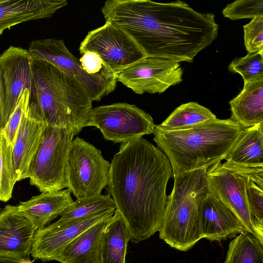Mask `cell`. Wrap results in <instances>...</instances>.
<instances>
[{
    "instance_id": "obj_1",
    "label": "cell",
    "mask_w": 263,
    "mask_h": 263,
    "mask_svg": "<svg viewBox=\"0 0 263 263\" xmlns=\"http://www.w3.org/2000/svg\"><path fill=\"white\" fill-rule=\"evenodd\" d=\"M101 10L105 22L125 32L146 57L192 62L218 35L214 14L180 1L107 0Z\"/></svg>"
},
{
    "instance_id": "obj_2",
    "label": "cell",
    "mask_w": 263,
    "mask_h": 263,
    "mask_svg": "<svg viewBox=\"0 0 263 263\" xmlns=\"http://www.w3.org/2000/svg\"><path fill=\"white\" fill-rule=\"evenodd\" d=\"M173 177L167 156L142 137L122 143L114 155L106 187L132 242L159 231L168 202L167 184Z\"/></svg>"
},
{
    "instance_id": "obj_3",
    "label": "cell",
    "mask_w": 263,
    "mask_h": 263,
    "mask_svg": "<svg viewBox=\"0 0 263 263\" xmlns=\"http://www.w3.org/2000/svg\"><path fill=\"white\" fill-rule=\"evenodd\" d=\"M243 129L231 118H216L176 130H164L155 124L153 140L168 158L176 177L208 170L221 162Z\"/></svg>"
},
{
    "instance_id": "obj_4",
    "label": "cell",
    "mask_w": 263,
    "mask_h": 263,
    "mask_svg": "<svg viewBox=\"0 0 263 263\" xmlns=\"http://www.w3.org/2000/svg\"><path fill=\"white\" fill-rule=\"evenodd\" d=\"M31 70V99L44 122L77 135L87 126L92 109L90 94L76 79L46 61L32 58Z\"/></svg>"
},
{
    "instance_id": "obj_5",
    "label": "cell",
    "mask_w": 263,
    "mask_h": 263,
    "mask_svg": "<svg viewBox=\"0 0 263 263\" xmlns=\"http://www.w3.org/2000/svg\"><path fill=\"white\" fill-rule=\"evenodd\" d=\"M206 170L174 177L173 189L158 232L161 239L177 250L187 251L202 239L198 214L208 193Z\"/></svg>"
},
{
    "instance_id": "obj_6",
    "label": "cell",
    "mask_w": 263,
    "mask_h": 263,
    "mask_svg": "<svg viewBox=\"0 0 263 263\" xmlns=\"http://www.w3.org/2000/svg\"><path fill=\"white\" fill-rule=\"evenodd\" d=\"M75 136L67 129L46 125L28 175L30 184L41 193L54 192L67 187V157Z\"/></svg>"
},
{
    "instance_id": "obj_7",
    "label": "cell",
    "mask_w": 263,
    "mask_h": 263,
    "mask_svg": "<svg viewBox=\"0 0 263 263\" xmlns=\"http://www.w3.org/2000/svg\"><path fill=\"white\" fill-rule=\"evenodd\" d=\"M110 163L101 151L77 137L71 143L67 161V187L77 198L101 194L107 186Z\"/></svg>"
},
{
    "instance_id": "obj_8",
    "label": "cell",
    "mask_w": 263,
    "mask_h": 263,
    "mask_svg": "<svg viewBox=\"0 0 263 263\" xmlns=\"http://www.w3.org/2000/svg\"><path fill=\"white\" fill-rule=\"evenodd\" d=\"M33 58L46 61L76 79L87 90L92 101H100L113 91L117 85L114 73L89 74L79 60L66 48L62 40L44 39L32 41L28 49Z\"/></svg>"
},
{
    "instance_id": "obj_9",
    "label": "cell",
    "mask_w": 263,
    "mask_h": 263,
    "mask_svg": "<svg viewBox=\"0 0 263 263\" xmlns=\"http://www.w3.org/2000/svg\"><path fill=\"white\" fill-rule=\"evenodd\" d=\"M154 125L149 114L127 103L92 108L87 124L98 128L105 140L121 144L153 134Z\"/></svg>"
},
{
    "instance_id": "obj_10",
    "label": "cell",
    "mask_w": 263,
    "mask_h": 263,
    "mask_svg": "<svg viewBox=\"0 0 263 263\" xmlns=\"http://www.w3.org/2000/svg\"><path fill=\"white\" fill-rule=\"evenodd\" d=\"M79 51L81 54L96 53L116 75L146 57L125 32L108 22L89 31L81 43Z\"/></svg>"
},
{
    "instance_id": "obj_11",
    "label": "cell",
    "mask_w": 263,
    "mask_h": 263,
    "mask_svg": "<svg viewBox=\"0 0 263 263\" xmlns=\"http://www.w3.org/2000/svg\"><path fill=\"white\" fill-rule=\"evenodd\" d=\"M250 178L246 173L226 167L220 162L211 166L206 172L208 193L226 205L247 231L254 235L253 219L247 192Z\"/></svg>"
},
{
    "instance_id": "obj_12",
    "label": "cell",
    "mask_w": 263,
    "mask_h": 263,
    "mask_svg": "<svg viewBox=\"0 0 263 263\" xmlns=\"http://www.w3.org/2000/svg\"><path fill=\"white\" fill-rule=\"evenodd\" d=\"M182 75L179 62L146 57L118 73L117 80L137 94L161 93L181 82Z\"/></svg>"
},
{
    "instance_id": "obj_13",
    "label": "cell",
    "mask_w": 263,
    "mask_h": 263,
    "mask_svg": "<svg viewBox=\"0 0 263 263\" xmlns=\"http://www.w3.org/2000/svg\"><path fill=\"white\" fill-rule=\"evenodd\" d=\"M32 57L28 51L10 46L0 55V89L4 126L26 88L33 91Z\"/></svg>"
},
{
    "instance_id": "obj_14",
    "label": "cell",
    "mask_w": 263,
    "mask_h": 263,
    "mask_svg": "<svg viewBox=\"0 0 263 263\" xmlns=\"http://www.w3.org/2000/svg\"><path fill=\"white\" fill-rule=\"evenodd\" d=\"M116 209L84 218L58 221L36 231L30 254L35 259L55 260L64 248L88 228L111 217Z\"/></svg>"
},
{
    "instance_id": "obj_15",
    "label": "cell",
    "mask_w": 263,
    "mask_h": 263,
    "mask_svg": "<svg viewBox=\"0 0 263 263\" xmlns=\"http://www.w3.org/2000/svg\"><path fill=\"white\" fill-rule=\"evenodd\" d=\"M36 231L17 205H6L0 211V256L28 257Z\"/></svg>"
},
{
    "instance_id": "obj_16",
    "label": "cell",
    "mask_w": 263,
    "mask_h": 263,
    "mask_svg": "<svg viewBox=\"0 0 263 263\" xmlns=\"http://www.w3.org/2000/svg\"><path fill=\"white\" fill-rule=\"evenodd\" d=\"M46 125L36 104L31 101L12 146V159L17 181L28 178L30 165L41 142Z\"/></svg>"
},
{
    "instance_id": "obj_17",
    "label": "cell",
    "mask_w": 263,
    "mask_h": 263,
    "mask_svg": "<svg viewBox=\"0 0 263 263\" xmlns=\"http://www.w3.org/2000/svg\"><path fill=\"white\" fill-rule=\"evenodd\" d=\"M198 215L202 238L220 242L247 231L236 216L209 193L199 206Z\"/></svg>"
},
{
    "instance_id": "obj_18",
    "label": "cell",
    "mask_w": 263,
    "mask_h": 263,
    "mask_svg": "<svg viewBox=\"0 0 263 263\" xmlns=\"http://www.w3.org/2000/svg\"><path fill=\"white\" fill-rule=\"evenodd\" d=\"M67 4L65 0H4L0 3V35L18 24L49 18Z\"/></svg>"
},
{
    "instance_id": "obj_19",
    "label": "cell",
    "mask_w": 263,
    "mask_h": 263,
    "mask_svg": "<svg viewBox=\"0 0 263 263\" xmlns=\"http://www.w3.org/2000/svg\"><path fill=\"white\" fill-rule=\"evenodd\" d=\"M69 189L45 192L21 202L19 209L32 222L36 230L46 227L73 202Z\"/></svg>"
},
{
    "instance_id": "obj_20",
    "label": "cell",
    "mask_w": 263,
    "mask_h": 263,
    "mask_svg": "<svg viewBox=\"0 0 263 263\" xmlns=\"http://www.w3.org/2000/svg\"><path fill=\"white\" fill-rule=\"evenodd\" d=\"M224 159L222 164L227 166L263 168V122L244 129Z\"/></svg>"
},
{
    "instance_id": "obj_21",
    "label": "cell",
    "mask_w": 263,
    "mask_h": 263,
    "mask_svg": "<svg viewBox=\"0 0 263 263\" xmlns=\"http://www.w3.org/2000/svg\"><path fill=\"white\" fill-rule=\"evenodd\" d=\"M111 217L83 232L64 248L55 260L61 263H100L102 236Z\"/></svg>"
},
{
    "instance_id": "obj_22",
    "label": "cell",
    "mask_w": 263,
    "mask_h": 263,
    "mask_svg": "<svg viewBox=\"0 0 263 263\" xmlns=\"http://www.w3.org/2000/svg\"><path fill=\"white\" fill-rule=\"evenodd\" d=\"M231 118L243 129L263 122V80L244 83L229 102Z\"/></svg>"
},
{
    "instance_id": "obj_23",
    "label": "cell",
    "mask_w": 263,
    "mask_h": 263,
    "mask_svg": "<svg viewBox=\"0 0 263 263\" xmlns=\"http://www.w3.org/2000/svg\"><path fill=\"white\" fill-rule=\"evenodd\" d=\"M130 239L127 226L116 210L103 234L100 263H125L127 246Z\"/></svg>"
},
{
    "instance_id": "obj_24",
    "label": "cell",
    "mask_w": 263,
    "mask_h": 263,
    "mask_svg": "<svg viewBox=\"0 0 263 263\" xmlns=\"http://www.w3.org/2000/svg\"><path fill=\"white\" fill-rule=\"evenodd\" d=\"M216 118L209 109L197 102H190L177 107L163 122L157 125L164 130H176Z\"/></svg>"
},
{
    "instance_id": "obj_25",
    "label": "cell",
    "mask_w": 263,
    "mask_h": 263,
    "mask_svg": "<svg viewBox=\"0 0 263 263\" xmlns=\"http://www.w3.org/2000/svg\"><path fill=\"white\" fill-rule=\"evenodd\" d=\"M224 263H263V242L248 232L239 233L230 242Z\"/></svg>"
},
{
    "instance_id": "obj_26",
    "label": "cell",
    "mask_w": 263,
    "mask_h": 263,
    "mask_svg": "<svg viewBox=\"0 0 263 263\" xmlns=\"http://www.w3.org/2000/svg\"><path fill=\"white\" fill-rule=\"evenodd\" d=\"M112 209H116V205L108 194L77 198L61 214L59 220L68 221L84 218Z\"/></svg>"
},
{
    "instance_id": "obj_27",
    "label": "cell",
    "mask_w": 263,
    "mask_h": 263,
    "mask_svg": "<svg viewBox=\"0 0 263 263\" xmlns=\"http://www.w3.org/2000/svg\"><path fill=\"white\" fill-rule=\"evenodd\" d=\"M12 146L0 130V201L6 202L12 197L15 183L17 181L12 159Z\"/></svg>"
},
{
    "instance_id": "obj_28",
    "label": "cell",
    "mask_w": 263,
    "mask_h": 263,
    "mask_svg": "<svg viewBox=\"0 0 263 263\" xmlns=\"http://www.w3.org/2000/svg\"><path fill=\"white\" fill-rule=\"evenodd\" d=\"M230 71L238 73L244 83L263 80V51L249 53L234 59L229 66Z\"/></svg>"
},
{
    "instance_id": "obj_29",
    "label": "cell",
    "mask_w": 263,
    "mask_h": 263,
    "mask_svg": "<svg viewBox=\"0 0 263 263\" xmlns=\"http://www.w3.org/2000/svg\"><path fill=\"white\" fill-rule=\"evenodd\" d=\"M247 192L249 209L253 219L254 235L263 242V187L250 178Z\"/></svg>"
},
{
    "instance_id": "obj_30",
    "label": "cell",
    "mask_w": 263,
    "mask_h": 263,
    "mask_svg": "<svg viewBox=\"0 0 263 263\" xmlns=\"http://www.w3.org/2000/svg\"><path fill=\"white\" fill-rule=\"evenodd\" d=\"M222 13L231 20L263 16V1L237 0L228 4Z\"/></svg>"
},
{
    "instance_id": "obj_31",
    "label": "cell",
    "mask_w": 263,
    "mask_h": 263,
    "mask_svg": "<svg viewBox=\"0 0 263 263\" xmlns=\"http://www.w3.org/2000/svg\"><path fill=\"white\" fill-rule=\"evenodd\" d=\"M31 99V91L25 88L20 95L15 108L3 128L4 134L9 144L13 146L21 120L28 109Z\"/></svg>"
},
{
    "instance_id": "obj_32",
    "label": "cell",
    "mask_w": 263,
    "mask_h": 263,
    "mask_svg": "<svg viewBox=\"0 0 263 263\" xmlns=\"http://www.w3.org/2000/svg\"><path fill=\"white\" fill-rule=\"evenodd\" d=\"M244 43L248 52L263 51V16L256 17L243 26Z\"/></svg>"
},
{
    "instance_id": "obj_33",
    "label": "cell",
    "mask_w": 263,
    "mask_h": 263,
    "mask_svg": "<svg viewBox=\"0 0 263 263\" xmlns=\"http://www.w3.org/2000/svg\"><path fill=\"white\" fill-rule=\"evenodd\" d=\"M79 61L82 69L89 74L114 73L104 64L101 57L94 52L83 53Z\"/></svg>"
},
{
    "instance_id": "obj_34",
    "label": "cell",
    "mask_w": 263,
    "mask_h": 263,
    "mask_svg": "<svg viewBox=\"0 0 263 263\" xmlns=\"http://www.w3.org/2000/svg\"><path fill=\"white\" fill-rule=\"evenodd\" d=\"M0 263H33V261L29 256L24 258L0 256Z\"/></svg>"
},
{
    "instance_id": "obj_35",
    "label": "cell",
    "mask_w": 263,
    "mask_h": 263,
    "mask_svg": "<svg viewBox=\"0 0 263 263\" xmlns=\"http://www.w3.org/2000/svg\"><path fill=\"white\" fill-rule=\"evenodd\" d=\"M4 127L3 120V114H2V106L1 101V94L0 89V130L3 129Z\"/></svg>"
},
{
    "instance_id": "obj_36",
    "label": "cell",
    "mask_w": 263,
    "mask_h": 263,
    "mask_svg": "<svg viewBox=\"0 0 263 263\" xmlns=\"http://www.w3.org/2000/svg\"><path fill=\"white\" fill-rule=\"evenodd\" d=\"M4 0H0V3H2Z\"/></svg>"
}]
</instances>
